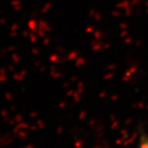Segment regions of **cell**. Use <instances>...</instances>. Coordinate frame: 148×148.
I'll return each instance as SVG.
<instances>
[{
    "label": "cell",
    "instance_id": "6da1fadb",
    "mask_svg": "<svg viewBox=\"0 0 148 148\" xmlns=\"http://www.w3.org/2000/svg\"><path fill=\"white\" fill-rule=\"evenodd\" d=\"M139 148H148V137H146L145 139H143L140 144V147Z\"/></svg>",
    "mask_w": 148,
    "mask_h": 148
}]
</instances>
